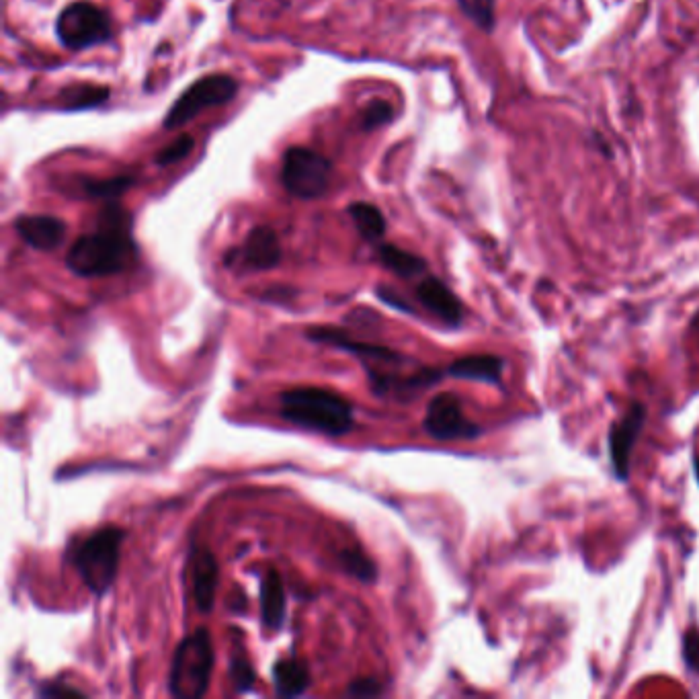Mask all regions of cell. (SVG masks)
<instances>
[{
	"instance_id": "1",
	"label": "cell",
	"mask_w": 699,
	"mask_h": 699,
	"mask_svg": "<svg viewBox=\"0 0 699 699\" xmlns=\"http://www.w3.org/2000/svg\"><path fill=\"white\" fill-rule=\"evenodd\" d=\"M138 259L132 220L111 203L101 212L99 230L80 236L66 255V267L78 277H107L130 269Z\"/></svg>"
},
{
	"instance_id": "2",
	"label": "cell",
	"mask_w": 699,
	"mask_h": 699,
	"mask_svg": "<svg viewBox=\"0 0 699 699\" xmlns=\"http://www.w3.org/2000/svg\"><path fill=\"white\" fill-rule=\"evenodd\" d=\"M281 417L328 437L347 435L355 425L351 402L324 388H292L283 392Z\"/></svg>"
},
{
	"instance_id": "3",
	"label": "cell",
	"mask_w": 699,
	"mask_h": 699,
	"mask_svg": "<svg viewBox=\"0 0 699 699\" xmlns=\"http://www.w3.org/2000/svg\"><path fill=\"white\" fill-rule=\"evenodd\" d=\"M123 538H126V531L115 525H107L91 533L72 552V564L91 593L105 595L111 589L119 566Z\"/></svg>"
},
{
	"instance_id": "4",
	"label": "cell",
	"mask_w": 699,
	"mask_h": 699,
	"mask_svg": "<svg viewBox=\"0 0 699 699\" xmlns=\"http://www.w3.org/2000/svg\"><path fill=\"white\" fill-rule=\"evenodd\" d=\"M214 667V646L212 636L205 628L189 634L177 648L169 689L175 697L197 699L210 687Z\"/></svg>"
},
{
	"instance_id": "5",
	"label": "cell",
	"mask_w": 699,
	"mask_h": 699,
	"mask_svg": "<svg viewBox=\"0 0 699 699\" xmlns=\"http://www.w3.org/2000/svg\"><path fill=\"white\" fill-rule=\"evenodd\" d=\"M333 179V162L306 146H292L283 154L281 183L294 197L318 199Z\"/></svg>"
},
{
	"instance_id": "6",
	"label": "cell",
	"mask_w": 699,
	"mask_h": 699,
	"mask_svg": "<svg viewBox=\"0 0 699 699\" xmlns=\"http://www.w3.org/2000/svg\"><path fill=\"white\" fill-rule=\"evenodd\" d=\"M238 93V82L228 74H210L195 80L193 85L173 103L167 117H164V128L177 130L187 126L201 111L210 107H220L230 103Z\"/></svg>"
},
{
	"instance_id": "7",
	"label": "cell",
	"mask_w": 699,
	"mask_h": 699,
	"mask_svg": "<svg viewBox=\"0 0 699 699\" xmlns=\"http://www.w3.org/2000/svg\"><path fill=\"white\" fill-rule=\"evenodd\" d=\"M56 35L70 52L89 50L111 37V19L101 7L80 0L58 15Z\"/></svg>"
},
{
	"instance_id": "8",
	"label": "cell",
	"mask_w": 699,
	"mask_h": 699,
	"mask_svg": "<svg viewBox=\"0 0 699 699\" xmlns=\"http://www.w3.org/2000/svg\"><path fill=\"white\" fill-rule=\"evenodd\" d=\"M423 427L427 435L437 441L476 439L480 435V427L464 415L460 398L449 392L437 394L429 402Z\"/></svg>"
},
{
	"instance_id": "9",
	"label": "cell",
	"mask_w": 699,
	"mask_h": 699,
	"mask_svg": "<svg viewBox=\"0 0 699 699\" xmlns=\"http://www.w3.org/2000/svg\"><path fill=\"white\" fill-rule=\"evenodd\" d=\"M281 261V244L273 228L257 226L246 236L240 249L226 255V265L240 263L246 271H269Z\"/></svg>"
},
{
	"instance_id": "10",
	"label": "cell",
	"mask_w": 699,
	"mask_h": 699,
	"mask_svg": "<svg viewBox=\"0 0 699 699\" xmlns=\"http://www.w3.org/2000/svg\"><path fill=\"white\" fill-rule=\"evenodd\" d=\"M644 419H646L644 406L634 404L628 410V415L620 423H613L609 429V458H611L613 474L622 480H626L630 474L632 449L644 427Z\"/></svg>"
},
{
	"instance_id": "11",
	"label": "cell",
	"mask_w": 699,
	"mask_h": 699,
	"mask_svg": "<svg viewBox=\"0 0 699 699\" xmlns=\"http://www.w3.org/2000/svg\"><path fill=\"white\" fill-rule=\"evenodd\" d=\"M15 232L35 251H56L66 238V224L56 216L27 214L15 220Z\"/></svg>"
},
{
	"instance_id": "12",
	"label": "cell",
	"mask_w": 699,
	"mask_h": 699,
	"mask_svg": "<svg viewBox=\"0 0 699 699\" xmlns=\"http://www.w3.org/2000/svg\"><path fill=\"white\" fill-rule=\"evenodd\" d=\"M306 337L314 343H322V345H331L349 353L359 355L361 359H376V361H384V363H400L402 357L386 347L380 345H369L363 341L353 339L351 335H347L341 328H333V326H316L306 331Z\"/></svg>"
},
{
	"instance_id": "13",
	"label": "cell",
	"mask_w": 699,
	"mask_h": 699,
	"mask_svg": "<svg viewBox=\"0 0 699 699\" xmlns=\"http://www.w3.org/2000/svg\"><path fill=\"white\" fill-rule=\"evenodd\" d=\"M417 298L421 304L447 324H460L464 318V308L458 296L437 277H427L417 287Z\"/></svg>"
},
{
	"instance_id": "14",
	"label": "cell",
	"mask_w": 699,
	"mask_h": 699,
	"mask_svg": "<svg viewBox=\"0 0 699 699\" xmlns=\"http://www.w3.org/2000/svg\"><path fill=\"white\" fill-rule=\"evenodd\" d=\"M220 585V566L212 552L201 550L193 562V593L195 605L201 613H210L216 603V593Z\"/></svg>"
},
{
	"instance_id": "15",
	"label": "cell",
	"mask_w": 699,
	"mask_h": 699,
	"mask_svg": "<svg viewBox=\"0 0 699 699\" xmlns=\"http://www.w3.org/2000/svg\"><path fill=\"white\" fill-rule=\"evenodd\" d=\"M447 374L460 380L499 384L503 376V359L497 355H468L451 363Z\"/></svg>"
},
{
	"instance_id": "16",
	"label": "cell",
	"mask_w": 699,
	"mask_h": 699,
	"mask_svg": "<svg viewBox=\"0 0 699 699\" xmlns=\"http://www.w3.org/2000/svg\"><path fill=\"white\" fill-rule=\"evenodd\" d=\"M285 589L277 570H267L261 583V615L267 630H279L285 620Z\"/></svg>"
},
{
	"instance_id": "17",
	"label": "cell",
	"mask_w": 699,
	"mask_h": 699,
	"mask_svg": "<svg viewBox=\"0 0 699 699\" xmlns=\"http://www.w3.org/2000/svg\"><path fill=\"white\" fill-rule=\"evenodd\" d=\"M273 683L279 695L296 697L302 695L310 685V671L300 659H281L273 667Z\"/></svg>"
},
{
	"instance_id": "18",
	"label": "cell",
	"mask_w": 699,
	"mask_h": 699,
	"mask_svg": "<svg viewBox=\"0 0 699 699\" xmlns=\"http://www.w3.org/2000/svg\"><path fill=\"white\" fill-rule=\"evenodd\" d=\"M349 216L357 228V232L367 242H378L386 234V218L372 203L357 201L349 205Z\"/></svg>"
},
{
	"instance_id": "19",
	"label": "cell",
	"mask_w": 699,
	"mask_h": 699,
	"mask_svg": "<svg viewBox=\"0 0 699 699\" xmlns=\"http://www.w3.org/2000/svg\"><path fill=\"white\" fill-rule=\"evenodd\" d=\"M378 257L382 265L392 273H396L398 277H415L427 269V263L421 257L408 253L394 244H382Z\"/></svg>"
},
{
	"instance_id": "20",
	"label": "cell",
	"mask_w": 699,
	"mask_h": 699,
	"mask_svg": "<svg viewBox=\"0 0 699 699\" xmlns=\"http://www.w3.org/2000/svg\"><path fill=\"white\" fill-rule=\"evenodd\" d=\"M134 185V177L121 175V177H109V179H82L80 187L91 199H117L126 193Z\"/></svg>"
},
{
	"instance_id": "21",
	"label": "cell",
	"mask_w": 699,
	"mask_h": 699,
	"mask_svg": "<svg viewBox=\"0 0 699 699\" xmlns=\"http://www.w3.org/2000/svg\"><path fill=\"white\" fill-rule=\"evenodd\" d=\"M109 97V89L95 85H74L60 93V101L66 109H89L105 103Z\"/></svg>"
},
{
	"instance_id": "22",
	"label": "cell",
	"mask_w": 699,
	"mask_h": 699,
	"mask_svg": "<svg viewBox=\"0 0 699 699\" xmlns=\"http://www.w3.org/2000/svg\"><path fill=\"white\" fill-rule=\"evenodd\" d=\"M341 566L345 568V572H349L351 577H355L361 583H374L378 577V568L374 564V560L369 558L363 550L357 548H345L341 554Z\"/></svg>"
},
{
	"instance_id": "23",
	"label": "cell",
	"mask_w": 699,
	"mask_h": 699,
	"mask_svg": "<svg viewBox=\"0 0 699 699\" xmlns=\"http://www.w3.org/2000/svg\"><path fill=\"white\" fill-rule=\"evenodd\" d=\"M462 13L480 29L490 31L497 21L495 0H458Z\"/></svg>"
},
{
	"instance_id": "24",
	"label": "cell",
	"mask_w": 699,
	"mask_h": 699,
	"mask_svg": "<svg viewBox=\"0 0 699 699\" xmlns=\"http://www.w3.org/2000/svg\"><path fill=\"white\" fill-rule=\"evenodd\" d=\"M230 681L236 691H251L257 681V673L242 652H236L230 661Z\"/></svg>"
},
{
	"instance_id": "25",
	"label": "cell",
	"mask_w": 699,
	"mask_h": 699,
	"mask_svg": "<svg viewBox=\"0 0 699 699\" xmlns=\"http://www.w3.org/2000/svg\"><path fill=\"white\" fill-rule=\"evenodd\" d=\"M193 146H195V140H193L191 136L183 134V136H179L177 140H173L169 146H164V148L156 154L154 162L158 164V167H171V164L181 162L183 158H187V156L191 154Z\"/></svg>"
},
{
	"instance_id": "26",
	"label": "cell",
	"mask_w": 699,
	"mask_h": 699,
	"mask_svg": "<svg viewBox=\"0 0 699 699\" xmlns=\"http://www.w3.org/2000/svg\"><path fill=\"white\" fill-rule=\"evenodd\" d=\"M392 115H394V109L388 101L384 99H374L372 103H369L365 109H363V115H361V121H363V130H376L380 126H384V123L392 121Z\"/></svg>"
},
{
	"instance_id": "27",
	"label": "cell",
	"mask_w": 699,
	"mask_h": 699,
	"mask_svg": "<svg viewBox=\"0 0 699 699\" xmlns=\"http://www.w3.org/2000/svg\"><path fill=\"white\" fill-rule=\"evenodd\" d=\"M685 661L691 671L699 673V634L689 632L685 636Z\"/></svg>"
},
{
	"instance_id": "28",
	"label": "cell",
	"mask_w": 699,
	"mask_h": 699,
	"mask_svg": "<svg viewBox=\"0 0 699 699\" xmlns=\"http://www.w3.org/2000/svg\"><path fill=\"white\" fill-rule=\"evenodd\" d=\"M382 691V685L380 681L376 679H357L351 683L349 687V695H355V697H369V695H378Z\"/></svg>"
},
{
	"instance_id": "29",
	"label": "cell",
	"mask_w": 699,
	"mask_h": 699,
	"mask_svg": "<svg viewBox=\"0 0 699 699\" xmlns=\"http://www.w3.org/2000/svg\"><path fill=\"white\" fill-rule=\"evenodd\" d=\"M376 294H378L386 304H390L392 308H398V310H402V312H413V308H408V304H406L394 290H390V287H386V285L378 287Z\"/></svg>"
},
{
	"instance_id": "30",
	"label": "cell",
	"mask_w": 699,
	"mask_h": 699,
	"mask_svg": "<svg viewBox=\"0 0 699 699\" xmlns=\"http://www.w3.org/2000/svg\"><path fill=\"white\" fill-rule=\"evenodd\" d=\"M39 695H41V697H66V695L82 697L85 693H82V691L76 689V687H70V685H56V683H52V685H46L44 689H41Z\"/></svg>"
},
{
	"instance_id": "31",
	"label": "cell",
	"mask_w": 699,
	"mask_h": 699,
	"mask_svg": "<svg viewBox=\"0 0 699 699\" xmlns=\"http://www.w3.org/2000/svg\"><path fill=\"white\" fill-rule=\"evenodd\" d=\"M695 476H697V480H699V456L695 458Z\"/></svg>"
}]
</instances>
